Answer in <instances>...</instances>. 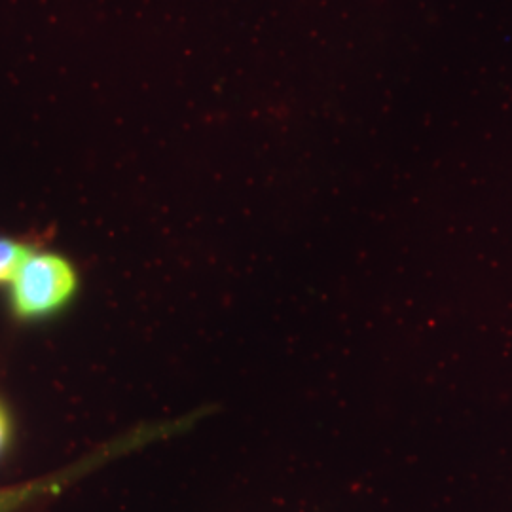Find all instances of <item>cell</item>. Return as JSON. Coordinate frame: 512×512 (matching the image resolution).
I'll use <instances>...</instances> for the list:
<instances>
[{"label":"cell","mask_w":512,"mask_h":512,"mask_svg":"<svg viewBox=\"0 0 512 512\" xmlns=\"http://www.w3.org/2000/svg\"><path fill=\"white\" fill-rule=\"evenodd\" d=\"M76 291V272L63 256L35 253L12 281V308L21 319H35L63 308Z\"/></svg>","instance_id":"6da1fadb"},{"label":"cell","mask_w":512,"mask_h":512,"mask_svg":"<svg viewBox=\"0 0 512 512\" xmlns=\"http://www.w3.org/2000/svg\"><path fill=\"white\" fill-rule=\"evenodd\" d=\"M35 255V251L14 239L0 238V285L12 283L23 264Z\"/></svg>","instance_id":"7a4b0ae2"},{"label":"cell","mask_w":512,"mask_h":512,"mask_svg":"<svg viewBox=\"0 0 512 512\" xmlns=\"http://www.w3.org/2000/svg\"><path fill=\"white\" fill-rule=\"evenodd\" d=\"M29 494H31V486L0 492V512H8L10 509H14L21 501H25Z\"/></svg>","instance_id":"3957f363"},{"label":"cell","mask_w":512,"mask_h":512,"mask_svg":"<svg viewBox=\"0 0 512 512\" xmlns=\"http://www.w3.org/2000/svg\"><path fill=\"white\" fill-rule=\"evenodd\" d=\"M10 437V425H8V418H6V412L2 410L0 406V450L4 448L6 440Z\"/></svg>","instance_id":"277c9868"}]
</instances>
